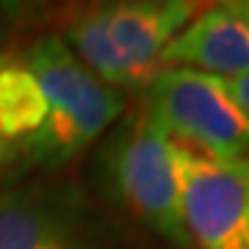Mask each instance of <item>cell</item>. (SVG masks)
<instances>
[{
    "instance_id": "obj_10",
    "label": "cell",
    "mask_w": 249,
    "mask_h": 249,
    "mask_svg": "<svg viewBox=\"0 0 249 249\" xmlns=\"http://www.w3.org/2000/svg\"><path fill=\"white\" fill-rule=\"evenodd\" d=\"M6 61H9V55H6V53H0V67H3ZM9 152H11V147H9L6 142H3V136H0V163H3V160L9 158Z\"/></svg>"
},
{
    "instance_id": "obj_5",
    "label": "cell",
    "mask_w": 249,
    "mask_h": 249,
    "mask_svg": "<svg viewBox=\"0 0 249 249\" xmlns=\"http://www.w3.org/2000/svg\"><path fill=\"white\" fill-rule=\"evenodd\" d=\"M0 249H97L89 202L70 180L0 186Z\"/></svg>"
},
{
    "instance_id": "obj_12",
    "label": "cell",
    "mask_w": 249,
    "mask_h": 249,
    "mask_svg": "<svg viewBox=\"0 0 249 249\" xmlns=\"http://www.w3.org/2000/svg\"><path fill=\"white\" fill-rule=\"evenodd\" d=\"M0 39H3V28H0Z\"/></svg>"
},
{
    "instance_id": "obj_6",
    "label": "cell",
    "mask_w": 249,
    "mask_h": 249,
    "mask_svg": "<svg viewBox=\"0 0 249 249\" xmlns=\"http://www.w3.org/2000/svg\"><path fill=\"white\" fill-rule=\"evenodd\" d=\"M108 45L122 58L136 91L160 70V53L202 6L188 0H119L94 3Z\"/></svg>"
},
{
    "instance_id": "obj_7",
    "label": "cell",
    "mask_w": 249,
    "mask_h": 249,
    "mask_svg": "<svg viewBox=\"0 0 249 249\" xmlns=\"http://www.w3.org/2000/svg\"><path fill=\"white\" fill-rule=\"evenodd\" d=\"M160 67H183L230 80L249 72V19L232 3L199 9L160 53Z\"/></svg>"
},
{
    "instance_id": "obj_8",
    "label": "cell",
    "mask_w": 249,
    "mask_h": 249,
    "mask_svg": "<svg viewBox=\"0 0 249 249\" xmlns=\"http://www.w3.org/2000/svg\"><path fill=\"white\" fill-rule=\"evenodd\" d=\"M47 116L45 91L25 64L9 55L0 67V136L9 147H22L34 139Z\"/></svg>"
},
{
    "instance_id": "obj_9",
    "label": "cell",
    "mask_w": 249,
    "mask_h": 249,
    "mask_svg": "<svg viewBox=\"0 0 249 249\" xmlns=\"http://www.w3.org/2000/svg\"><path fill=\"white\" fill-rule=\"evenodd\" d=\"M224 86H227V91L232 94V100L238 103V108L249 116V72H244L238 78L224 80Z\"/></svg>"
},
{
    "instance_id": "obj_2",
    "label": "cell",
    "mask_w": 249,
    "mask_h": 249,
    "mask_svg": "<svg viewBox=\"0 0 249 249\" xmlns=\"http://www.w3.org/2000/svg\"><path fill=\"white\" fill-rule=\"evenodd\" d=\"M142 106L172 144L216 160L249 155V116L222 78L160 67L142 91Z\"/></svg>"
},
{
    "instance_id": "obj_11",
    "label": "cell",
    "mask_w": 249,
    "mask_h": 249,
    "mask_svg": "<svg viewBox=\"0 0 249 249\" xmlns=\"http://www.w3.org/2000/svg\"><path fill=\"white\" fill-rule=\"evenodd\" d=\"M232 6H235V11H238L241 17H247V19H249V0H235Z\"/></svg>"
},
{
    "instance_id": "obj_4",
    "label": "cell",
    "mask_w": 249,
    "mask_h": 249,
    "mask_svg": "<svg viewBox=\"0 0 249 249\" xmlns=\"http://www.w3.org/2000/svg\"><path fill=\"white\" fill-rule=\"evenodd\" d=\"M188 249H249V155L216 160L175 144Z\"/></svg>"
},
{
    "instance_id": "obj_1",
    "label": "cell",
    "mask_w": 249,
    "mask_h": 249,
    "mask_svg": "<svg viewBox=\"0 0 249 249\" xmlns=\"http://www.w3.org/2000/svg\"><path fill=\"white\" fill-rule=\"evenodd\" d=\"M19 61L34 72L47 103L45 124L22 152L42 169H64L122 116L124 94L103 83L58 34L39 36Z\"/></svg>"
},
{
    "instance_id": "obj_3",
    "label": "cell",
    "mask_w": 249,
    "mask_h": 249,
    "mask_svg": "<svg viewBox=\"0 0 249 249\" xmlns=\"http://www.w3.org/2000/svg\"><path fill=\"white\" fill-rule=\"evenodd\" d=\"M108 175L119 202L152 232L188 249L175 144L152 122L144 106L119 127L108 150Z\"/></svg>"
}]
</instances>
